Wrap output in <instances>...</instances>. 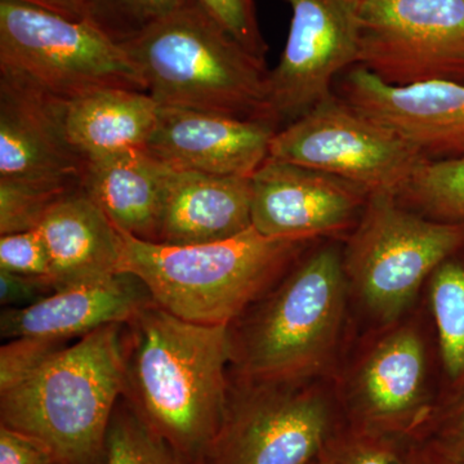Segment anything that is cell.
<instances>
[{
	"label": "cell",
	"mask_w": 464,
	"mask_h": 464,
	"mask_svg": "<svg viewBox=\"0 0 464 464\" xmlns=\"http://www.w3.org/2000/svg\"><path fill=\"white\" fill-rule=\"evenodd\" d=\"M123 396L190 464H204L224 427L230 325L188 322L155 302L121 326Z\"/></svg>",
	"instance_id": "1"
},
{
	"label": "cell",
	"mask_w": 464,
	"mask_h": 464,
	"mask_svg": "<svg viewBox=\"0 0 464 464\" xmlns=\"http://www.w3.org/2000/svg\"><path fill=\"white\" fill-rule=\"evenodd\" d=\"M348 288L343 246L314 244L231 324L237 380L310 382L325 373L340 346Z\"/></svg>",
	"instance_id": "2"
},
{
	"label": "cell",
	"mask_w": 464,
	"mask_h": 464,
	"mask_svg": "<svg viewBox=\"0 0 464 464\" xmlns=\"http://www.w3.org/2000/svg\"><path fill=\"white\" fill-rule=\"evenodd\" d=\"M121 232V273L148 286L155 304L188 322L231 325L317 240L275 239L255 227L228 239L169 246Z\"/></svg>",
	"instance_id": "3"
},
{
	"label": "cell",
	"mask_w": 464,
	"mask_h": 464,
	"mask_svg": "<svg viewBox=\"0 0 464 464\" xmlns=\"http://www.w3.org/2000/svg\"><path fill=\"white\" fill-rule=\"evenodd\" d=\"M121 326L78 338L25 381L0 392L2 424L41 440L58 464L100 463L123 395Z\"/></svg>",
	"instance_id": "4"
},
{
	"label": "cell",
	"mask_w": 464,
	"mask_h": 464,
	"mask_svg": "<svg viewBox=\"0 0 464 464\" xmlns=\"http://www.w3.org/2000/svg\"><path fill=\"white\" fill-rule=\"evenodd\" d=\"M121 47L159 105L277 125L268 106L266 63L195 0Z\"/></svg>",
	"instance_id": "5"
},
{
	"label": "cell",
	"mask_w": 464,
	"mask_h": 464,
	"mask_svg": "<svg viewBox=\"0 0 464 464\" xmlns=\"http://www.w3.org/2000/svg\"><path fill=\"white\" fill-rule=\"evenodd\" d=\"M464 246V225L433 221L390 191L369 194L343 244L348 286L384 326L398 324L445 259Z\"/></svg>",
	"instance_id": "6"
},
{
	"label": "cell",
	"mask_w": 464,
	"mask_h": 464,
	"mask_svg": "<svg viewBox=\"0 0 464 464\" xmlns=\"http://www.w3.org/2000/svg\"><path fill=\"white\" fill-rule=\"evenodd\" d=\"M0 72L58 100L121 88L148 92L121 44L88 20L0 0Z\"/></svg>",
	"instance_id": "7"
},
{
	"label": "cell",
	"mask_w": 464,
	"mask_h": 464,
	"mask_svg": "<svg viewBox=\"0 0 464 464\" xmlns=\"http://www.w3.org/2000/svg\"><path fill=\"white\" fill-rule=\"evenodd\" d=\"M268 160L340 177L366 191L396 194L426 159L337 93L280 128Z\"/></svg>",
	"instance_id": "8"
},
{
	"label": "cell",
	"mask_w": 464,
	"mask_h": 464,
	"mask_svg": "<svg viewBox=\"0 0 464 464\" xmlns=\"http://www.w3.org/2000/svg\"><path fill=\"white\" fill-rule=\"evenodd\" d=\"M331 423V402L307 382L237 380L207 462L311 464L328 444Z\"/></svg>",
	"instance_id": "9"
},
{
	"label": "cell",
	"mask_w": 464,
	"mask_h": 464,
	"mask_svg": "<svg viewBox=\"0 0 464 464\" xmlns=\"http://www.w3.org/2000/svg\"><path fill=\"white\" fill-rule=\"evenodd\" d=\"M357 66L393 87L464 83V0H364Z\"/></svg>",
	"instance_id": "10"
},
{
	"label": "cell",
	"mask_w": 464,
	"mask_h": 464,
	"mask_svg": "<svg viewBox=\"0 0 464 464\" xmlns=\"http://www.w3.org/2000/svg\"><path fill=\"white\" fill-rule=\"evenodd\" d=\"M292 17L279 63L268 70L267 99L279 128L334 93L342 72L357 65L364 0H284Z\"/></svg>",
	"instance_id": "11"
},
{
	"label": "cell",
	"mask_w": 464,
	"mask_h": 464,
	"mask_svg": "<svg viewBox=\"0 0 464 464\" xmlns=\"http://www.w3.org/2000/svg\"><path fill=\"white\" fill-rule=\"evenodd\" d=\"M250 179L252 226L275 239L319 240L351 232L371 194L340 177L268 159Z\"/></svg>",
	"instance_id": "12"
},
{
	"label": "cell",
	"mask_w": 464,
	"mask_h": 464,
	"mask_svg": "<svg viewBox=\"0 0 464 464\" xmlns=\"http://www.w3.org/2000/svg\"><path fill=\"white\" fill-rule=\"evenodd\" d=\"M351 369L344 395L365 432L408 431L432 414L426 343L417 326H387Z\"/></svg>",
	"instance_id": "13"
},
{
	"label": "cell",
	"mask_w": 464,
	"mask_h": 464,
	"mask_svg": "<svg viewBox=\"0 0 464 464\" xmlns=\"http://www.w3.org/2000/svg\"><path fill=\"white\" fill-rule=\"evenodd\" d=\"M334 92L411 143L427 161L464 157V83L393 87L356 65L342 75Z\"/></svg>",
	"instance_id": "14"
},
{
	"label": "cell",
	"mask_w": 464,
	"mask_h": 464,
	"mask_svg": "<svg viewBox=\"0 0 464 464\" xmlns=\"http://www.w3.org/2000/svg\"><path fill=\"white\" fill-rule=\"evenodd\" d=\"M65 101L0 72V181L82 182L87 161L66 136Z\"/></svg>",
	"instance_id": "15"
},
{
	"label": "cell",
	"mask_w": 464,
	"mask_h": 464,
	"mask_svg": "<svg viewBox=\"0 0 464 464\" xmlns=\"http://www.w3.org/2000/svg\"><path fill=\"white\" fill-rule=\"evenodd\" d=\"M279 130L268 121L160 106L145 150L174 169L252 177L267 160Z\"/></svg>",
	"instance_id": "16"
},
{
	"label": "cell",
	"mask_w": 464,
	"mask_h": 464,
	"mask_svg": "<svg viewBox=\"0 0 464 464\" xmlns=\"http://www.w3.org/2000/svg\"><path fill=\"white\" fill-rule=\"evenodd\" d=\"M154 302L148 286L130 273L56 290L32 306L5 308L0 315L3 340L20 337L72 341L125 324Z\"/></svg>",
	"instance_id": "17"
},
{
	"label": "cell",
	"mask_w": 464,
	"mask_h": 464,
	"mask_svg": "<svg viewBox=\"0 0 464 464\" xmlns=\"http://www.w3.org/2000/svg\"><path fill=\"white\" fill-rule=\"evenodd\" d=\"M252 226V179L170 168L157 243L191 246L237 237Z\"/></svg>",
	"instance_id": "18"
},
{
	"label": "cell",
	"mask_w": 464,
	"mask_h": 464,
	"mask_svg": "<svg viewBox=\"0 0 464 464\" xmlns=\"http://www.w3.org/2000/svg\"><path fill=\"white\" fill-rule=\"evenodd\" d=\"M54 290L121 273V232L82 188L57 201L38 226Z\"/></svg>",
	"instance_id": "19"
},
{
	"label": "cell",
	"mask_w": 464,
	"mask_h": 464,
	"mask_svg": "<svg viewBox=\"0 0 464 464\" xmlns=\"http://www.w3.org/2000/svg\"><path fill=\"white\" fill-rule=\"evenodd\" d=\"M170 167L146 150L87 161L82 190L119 231L157 243Z\"/></svg>",
	"instance_id": "20"
},
{
	"label": "cell",
	"mask_w": 464,
	"mask_h": 464,
	"mask_svg": "<svg viewBox=\"0 0 464 464\" xmlns=\"http://www.w3.org/2000/svg\"><path fill=\"white\" fill-rule=\"evenodd\" d=\"M160 105L148 92L109 88L65 101L67 139L85 161L145 150Z\"/></svg>",
	"instance_id": "21"
},
{
	"label": "cell",
	"mask_w": 464,
	"mask_h": 464,
	"mask_svg": "<svg viewBox=\"0 0 464 464\" xmlns=\"http://www.w3.org/2000/svg\"><path fill=\"white\" fill-rule=\"evenodd\" d=\"M426 285L442 374L453 395L464 387V246L433 271Z\"/></svg>",
	"instance_id": "22"
},
{
	"label": "cell",
	"mask_w": 464,
	"mask_h": 464,
	"mask_svg": "<svg viewBox=\"0 0 464 464\" xmlns=\"http://www.w3.org/2000/svg\"><path fill=\"white\" fill-rule=\"evenodd\" d=\"M396 197L433 221L464 225V157L424 161Z\"/></svg>",
	"instance_id": "23"
},
{
	"label": "cell",
	"mask_w": 464,
	"mask_h": 464,
	"mask_svg": "<svg viewBox=\"0 0 464 464\" xmlns=\"http://www.w3.org/2000/svg\"><path fill=\"white\" fill-rule=\"evenodd\" d=\"M105 464H190L143 422L132 408L116 406L106 438Z\"/></svg>",
	"instance_id": "24"
},
{
	"label": "cell",
	"mask_w": 464,
	"mask_h": 464,
	"mask_svg": "<svg viewBox=\"0 0 464 464\" xmlns=\"http://www.w3.org/2000/svg\"><path fill=\"white\" fill-rule=\"evenodd\" d=\"M192 0H85L87 20L112 41L124 44Z\"/></svg>",
	"instance_id": "25"
},
{
	"label": "cell",
	"mask_w": 464,
	"mask_h": 464,
	"mask_svg": "<svg viewBox=\"0 0 464 464\" xmlns=\"http://www.w3.org/2000/svg\"><path fill=\"white\" fill-rule=\"evenodd\" d=\"M78 182L0 181V235L35 230L52 207Z\"/></svg>",
	"instance_id": "26"
},
{
	"label": "cell",
	"mask_w": 464,
	"mask_h": 464,
	"mask_svg": "<svg viewBox=\"0 0 464 464\" xmlns=\"http://www.w3.org/2000/svg\"><path fill=\"white\" fill-rule=\"evenodd\" d=\"M70 343V341L39 337H20L5 342L0 348V392L25 381Z\"/></svg>",
	"instance_id": "27"
},
{
	"label": "cell",
	"mask_w": 464,
	"mask_h": 464,
	"mask_svg": "<svg viewBox=\"0 0 464 464\" xmlns=\"http://www.w3.org/2000/svg\"><path fill=\"white\" fill-rule=\"evenodd\" d=\"M249 53L266 63L268 45L259 27L255 0H195Z\"/></svg>",
	"instance_id": "28"
},
{
	"label": "cell",
	"mask_w": 464,
	"mask_h": 464,
	"mask_svg": "<svg viewBox=\"0 0 464 464\" xmlns=\"http://www.w3.org/2000/svg\"><path fill=\"white\" fill-rule=\"evenodd\" d=\"M0 271L50 279V258L38 228L0 235Z\"/></svg>",
	"instance_id": "29"
},
{
	"label": "cell",
	"mask_w": 464,
	"mask_h": 464,
	"mask_svg": "<svg viewBox=\"0 0 464 464\" xmlns=\"http://www.w3.org/2000/svg\"><path fill=\"white\" fill-rule=\"evenodd\" d=\"M316 459L315 464H404L389 442L365 431L326 444Z\"/></svg>",
	"instance_id": "30"
},
{
	"label": "cell",
	"mask_w": 464,
	"mask_h": 464,
	"mask_svg": "<svg viewBox=\"0 0 464 464\" xmlns=\"http://www.w3.org/2000/svg\"><path fill=\"white\" fill-rule=\"evenodd\" d=\"M0 464H58L41 440L11 427L0 426Z\"/></svg>",
	"instance_id": "31"
},
{
	"label": "cell",
	"mask_w": 464,
	"mask_h": 464,
	"mask_svg": "<svg viewBox=\"0 0 464 464\" xmlns=\"http://www.w3.org/2000/svg\"><path fill=\"white\" fill-rule=\"evenodd\" d=\"M56 292L47 277L0 271V304L5 308L32 306Z\"/></svg>",
	"instance_id": "32"
},
{
	"label": "cell",
	"mask_w": 464,
	"mask_h": 464,
	"mask_svg": "<svg viewBox=\"0 0 464 464\" xmlns=\"http://www.w3.org/2000/svg\"><path fill=\"white\" fill-rule=\"evenodd\" d=\"M435 448L464 464V387L450 395L440 414Z\"/></svg>",
	"instance_id": "33"
},
{
	"label": "cell",
	"mask_w": 464,
	"mask_h": 464,
	"mask_svg": "<svg viewBox=\"0 0 464 464\" xmlns=\"http://www.w3.org/2000/svg\"><path fill=\"white\" fill-rule=\"evenodd\" d=\"M18 2L47 9L72 20H87L85 0H18Z\"/></svg>",
	"instance_id": "34"
},
{
	"label": "cell",
	"mask_w": 464,
	"mask_h": 464,
	"mask_svg": "<svg viewBox=\"0 0 464 464\" xmlns=\"http://www.w3.org/2000/svg\"><path fill=\"white\" fill-rule=\"evenodd\" d=\"M415 464H463L453 459V458L448 457L447 454L440 451L438 448H435L431 456L424 458L422 462Z\"/></svg>",
	"instance_id": "35"
},
{
	"label": "cell",
	"mask_w": 464,
	"mask_h": 464,
	"mask_svg": "<svg viewBox=\"0 0 464 464\" xmlns=\"http://www.w3.org/2000/svg\"><path fill=\"white\" fill-rule=\"evenodd\" d=\"M311 464H315V462H314V463H311Z\"/></svg>",
	"instance_id": "36"
}]
</instances>
